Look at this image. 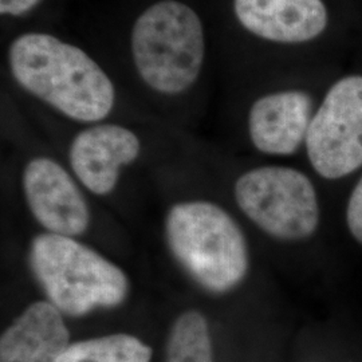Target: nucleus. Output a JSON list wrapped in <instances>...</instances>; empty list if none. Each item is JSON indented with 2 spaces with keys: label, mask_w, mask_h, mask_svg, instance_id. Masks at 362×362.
<instances>
[{
  "label": "nucleus",
  "mask_w": 362,
  "mask_h": 362,
  "mask_svg": "<svg viewBox=\"0 0 362 362\" xmlns=\"http://www.w3.org/2000/svg\"><path fill=\"white\" fill-rule=\"evenodd\" d=\"M65 315L47 299L22 311L0 338V362H55L70 345Z\"/></svg>",
  "instance_id": "9b49d317"
},
{
  "label": "nucleus",
  "mask_w": 362,
  "mask_h": 362,
  "mask_svg": "<svg viewBox=\"0 0 362 362\" xmlns=\"http://www.w3.org/2000/svg\"><path fill=\"white\" fill-rule=\"evenodd\" d=\"M169 251L188 276L211 294H227L246 279V236L224 208L209 200H185L164 221Z\"/></svg>",
  "instance_id": "f03ea898"
},
{
  "label": "nucleus",
  "mask_w": 362,
  "mask_h": 362,
  "mask_svg": "<svg viewBox=\"0 0 362 362\" xmlns=\"http://www.w3.org/2000/svg\"><path fill=\"white\" fill-rule=\"evenodd\" d=\"M239 209L274 239L298 242L320 226V204L310 179L298 169L267 165L240 175L233 185Z\"/></svg>",
  "instance_id": "39448f33"
},
{
  "label": "nucleus",
  "mask_w": 362,
  "mask_h": 362,
  "mask_svg": "<svg viewBox=\"0 0 362 362\" xmlns=\"http://www.w3.org/2000/svg\"><path fill=\"white\" fill-rule=\"evenodd\" d=\"M313 117V100L306 91L266 94L248 113L251 143L264 155H294L306 143Z\"/></svg>",
  "instance_id": "1a4fd4ad"
},
{
  "label": "nucleus",
  "mask_w": 362,
  "mask_h": 362,
  "mask_svg": "<svg viewBox=\"0 0 362 362\" xmlns=\"http://www.w3.org/2000/svg\"><path fill=\"white\" fill-rule=\"evenodd\" d=\"M207 52L199 13L181 0L146 7L130 31V54L139 77L152 90L177 95L200 77Z\"/></svg>",
  "instance_id": "20e7f679"
},
{
  "label": "nucleus",
  "mask_w": 362,
  "mask_h": 362,
  "mask_svg": "<svg viewBox=\"0 0 362 362\" xmlns=\"http://www.w3.org/2000/svg\"><path fill=\"white\" fill-rule=\"evenodd\" d=\"M28 266L47 300L67 317L115 309L129 296V278L115 262L76 238L38 233Z\"/></svg>",
  "instance_id": "7ed1b4c3"
},
{
  "label": "nucleus",
  "mask_w": 362,
  "mask_h": 362,
  "mask_svg": "<svg viewBox=\"0 0 362 362\" xmlns=\"http://www.w3.org/2000/svg\"><path fill=\"white\" fill-rule=\"evenodd\" d=\"M238 22L258 38L276 43H303L327 26L322 0H233Z\"/></svg>",
  "instance_id": "9d476101"
},
{
  "label": "nucleus",
  "mask_w": 362,
  "mask_h": 362,
  "mask_svg": "<svg viewBox=\"0 0 362 362\" xmlns=\"http://www.w3.org/2000/svg\"><path fill=\"white\" fill-rule=\"evenodd\" d=\"M22 188L28 211L45 233L77 238L88 231V202L76 179L57 160L31 158L23 169Z\"/></svg>",
  "instance_id": "0eeeda50"
},
{
  "label": "nucleus",
  "mask_w": 362,
  "mask_h": 362,
  "mask_svg": "<svg viewBox=\"0 0 362 362\" xmlns=\"http://www.w3.org/2000/svg\"><path fill=\"white\" fill-rule=\"evenodd\" d=\"M346 223L353 238L362 245V177L350 194L346 207Z\"/></svg>",
  "instance_id": "4468645a"
},
{
  "label": "nucleus",
  "mask_w": 362,
  "mask_h": 362,
  "mask_svg": "<svg viewBox=\"0 0 362 362\" xmlns=\"http://www.w3.org/2000/svg\"><path fill=\"white\" fill-rule=\"evenodd\" d=\"M314 170L327 180L362 165V76L336 82L313 117L306 139Z\"/></svg>",
  "instance_id": "423d86ee"
},
{
  "label": "nucleus",
  "mask_w": 362,
  "mask_h": 362,
  "mask_svg": "<svg viewBox=\"0 0 362 362\" xmlns=\"http://www.w3.org/2000/svg\"><path fill=\"white\" fill-rule=\"evenodd\" d=\"M141 153V140L118 124H94L81 130L69 148V163L77 180L95 196L116 189L121 170Z\"/></svg>",
  "instance_id": "6e6552de"
},
{
  "label": "nucleus",
  "mask_w": 362,
  "mask_h": 362,
  "mask_svg": "<svg viewBox=\"0 0 362 362\" xmlns=\"http://www.w3.org/2000/svg\"><path fill=\"white\" fill-rule=\"evenodd\" d=\"M42 0H0L3 16H22L33 11Z\"/></svg>",
  "instance_id": "2eb2a0df"
},
{
  "label": "nucleus",
  "mask_w": 362,
  "mask_h": 362,
  "mask_svg": "<svg viewBox=\"0 0 362 362\" xmlns=\"http://www.w3.org/2000/svg\"><path fill=\"white\" fill-rule=\"evenodd\" d=\"M167 362H214L211 329L202 311H182L169 330Z\"/></svg>",
  "instance_id": "ddd939ff"
},
{
  "label": "nucleus",
  "mask_w": 362,
  "mask_h": 362,
  "mask_svg": "<svg viewBox=\"0 0 362 362\" xmlns=\"http://www.w3.org/2000/svg\"><path fill=\"white\" fill-rule=\"evenodd\" d=\"M152 348L140 338L116 333L71 342L55 362H151Z\"/></svg>",
  "instance_id": "f8f14e48"
},
{
  "label": "nucleus",
  "mask_w": 362,
  "mask_h": 362,
  "mask_svg": "<svg viewBox=\"0 0 362 362\" xmlns=\"http://www.w3.org/2000/svg\"><path fill=\"white\" fill-rule=\"evenodd\" d=\"M15 82L61 115L98 124L116 105V88L90 55L47 33H26L7 52Z\"/></svg>",
  "instance_id": "f257e3e1"
}]
</instances>
